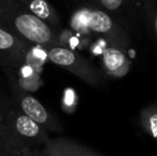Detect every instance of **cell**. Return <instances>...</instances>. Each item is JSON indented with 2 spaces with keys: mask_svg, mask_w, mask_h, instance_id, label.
<instances>
[{
  "mask_svg": "<svg viewBox=\"0 0 157 156\" xmlns=\"http://www.w3.org/2000/svg\"><path fill=\"white\" fill-rule=\"evenodd\" d=\"M91 3L110 14L132 36L143 29L139 0H91Z\"/></svg>",
  "mask_w": 157,
  "mask_h": 156,
  "instance_id": "obj_6",
  "label": "cell"
},
{
  "mask_svg": "<svg viewBox=\"0 0 157 156\" xmlns=\"http://www.w3.org/2000/svg\"><path fill=\"white\" fill-rule=\"evenodd\" d=\"M49 139V134L41 124L15 107L11 108L3 125L1 143L19 149L40 148Z\"/></svg>",
  "mask_w": 157,
  "mask_h": 156,
  "instance_id": "obj_3",
  "label": "cell"
},
{
  "mask_svg": "<svg viewBox=\"0 0 157 156\" xmlns=\"http://www.w3.org/2000/svg\"><path fill=\"white\" fill-rule=\"evenodd\" d=\"M73 31L89 36L95 34L108 46L127 51L132 46V36L113 17L90 2L75 10L70 19Z\"/></svg>",
  "mask_w": 157,
  "mask_h": 156,
  "instance_id": "obj_1",
  "label": "cell"
},
{
  "mask_svg": "<svg viewBox=\"0 0 157 156\" xmlns=\"http://www.w3.org/2000/svg\"><path fill=\"white\" fill-rule=\"evenodd\" d=\"M77 105V96L75 91L72 88L65 89L63 93V100H62V107L63 110L66 112H73L76 109Z\"/></svg>",
  "mask_w": 157,
  "mask_h": 156,
  "instance_id": "obj_16",
  "label": "cell"
},
{
  "mask_svg": "<svg viewBox=\"0 0 157 156\" xmlns=\"http://www.w3.org/2000/svg\"><path fill=\"white\" fill-rule=\"evenodd\" d=\"M8 80L10 87L11 97H12L13 107L21 110L32 120L41 124L48 133L62 131V125L46 107L32 95L30 92L24 90L18 82V73L16 69H4L2 70Z\"/></svg>",
  "mask_w": 157,
  "mask_h": 156,
  "instance_id": "obj_4",
  "label": "cell"
},
{
  "mask_svg": "<svg viewBox=\"0 0 157 156\" xmlns=\"http://www.w3.org/2000/svg\"><path fill=\"white\" fill-rule=\"evenodd\" d=\"M142 27L157 46V0H139Z\"/></svg>",
  "mask_w": 157,
  "mask_h": 156,
  "instance_id": "obj_11",
  "label": "cell"
},
{
  "mask_svg": "<svg viewBox=\"0 0 157 156\" xmlns=\"http://www.w3.org/2000/svg\"><path fill=\"white\" fill-rule=\"evenodd\" d=\"M0 156H24L21 149L8 143L0 144Z\"/></svg>",
  "mask_w": 157,
  "mask_h": 156,
  "instance_id": "obj_17",
  "label": "cell"
},
{
  "mask_svg": "<svg viewBox=\"0 0 157 156\" xmlns=\"http://www.w3.org/2000/svg\"><path fill=\"white\" fill-rule=\"evenodd\" d=\"M13 107L10 87L3 71H0V144L2 139V131L6 116Z\"/></svg>",
  "mask_w": 157,
  "mask_h": 156,
  "instance_id": "obj_12",
  "label": "cell"
},
{
  "mask_svg": "<svg viewBox=\"0 0 157 156\" xmlns=\"http://www.w3.org/2000/svg\"><path fill=\"white\" fill-rule=\"evenodd\" d=\"M101 62L104 72L114 78L124 77L130 70V61L126 52L108 45L103 50Z\"/></svg>",
  "mask_w": 157,
  "mask_h": 156,
  "instance_id": "obj_9",
  "label": "cell"
},
{
  "mask_svg": "<svg viewBox=\"0 0 157 156\" xmlns=\"http://www.w3.org/2000/svg\"><path fill=\"white\" fill-rule=\"evenodd\" d=\"M47 48L48 47L46 46L33 44L26 57L25 65H28L36 71L42 72V67L44 65L45 61L48 60Z\"/></svg>",
  "mask_w": 157,
  "mask_h": 156,
  "instance_id": "obj_15",
  "label": "cell"
},
{
  "mask_svg": "<svg viewBox=\"0 0 157 156\" xmlns=\"http://www.w3.org/2000/svg\"><path fill=\"white\" fill-rule=\"evenodd\" d=\"M42 156H101L92 149L67 138H50L41 149Z\"/></svg>",
  "mask_w": 157,
  "mask_h": 156,
  "instance_id": "obj_8",
  "label": "cell"
},
{
  "mask_svg": "<svg viewBox=\"0 0 157 156\" xmlns=\"http://www.w3.org/2000/svg\"><path fill=\"white\" fill-rule=\"evenodd\" d=\"M0 27L33 44L60 46L59 31L30 13L18 0H0Z\"/></svg>",
  "mask_w": 157,
  "mask_h": 156,
  "instance_id": "obj_2",
  "label": "cell"
},
{
  "mask_svg": "<svg viewBox=\"0 0 157 156\" xmlns=\"http://www.w3.org/2000/svg\"><path fill=\"white\" fill-rule=\"evenodd\" d=\"M24 156H42V151L40 148H23Z\"/></svg>",
  "mask_w": 157,
  "mask_h": 156,
  "instance_id": "obj_18",
  "label": "cell"
},
{
  "mask_svg": "<svg viewBox=\"0 0 157 156\" xmlns=\"http://www.w3.org/2000/svg\"><path fill=\"white\" fill-rule=\"evenodd\" d=\"M48 60L62 67L93 88L105 85L104 76L90 61L71 48L64 46H52L47 48Z\"/></svg>",
  "mask_w": 157,
  "mask_h": 156,
  "instance_id": "obj_5",
  "label": "cell"
},
{
  "mask_svg": "<svg viewBox=\"0 0 157 156\" xmlns=\"http://www.w3.org/2000/svg\"><path fill=\"white\" fill-rule=\"evenodd\" d=\"M18 1L37 18L56 30L58 29L60 26V17L54 6L47 0H18Z\"/></svg>",
  "mask_w": 157,
  "mask_h": 156,
  "instance_id": "obj_10",
  "label": "cell"
},
{
  "mask_svg": "<svg viewBox=\"0 0 157 156\" xmlns=\"http://www.w3.org/2000/svg\"><path fill=\"white\" fill-rule=\"evenodd\" d=\"M32 45L0 27V69H21Z\"/></svg>",
  "mask_w": 157,
  "mask_h": 156,
  "instance_id": "obj_7",
  "label": "cell"
},
{
  "mask_svg": "<svg viewBox=\"0 0 157 156\" xmlns=\"http://www.w3.org/2000/svg\"><path fill=\"white\" fill-rule=\"evenodd\" d=\"M139 123L145 134L157 139V102L141 110Z\"/></svg>",
  "mask_w": 157,
  "mask_h": 156,
  "instance_id": "obj_14",
  "label": "cell"
},
{
  "mask_svg": "<svg viewBox=\"0 0 157 156\" xmlns=\"http://www.w3.org/2000/svg\"><path fill=\"white\" fill-rule=\"evenodd\" d=\"M18 71L19 72H17L18 73V82L21 87L26 91L31 93L33 91H36L43 85L41 72L36 71L28 65H23L21 69H18Z\"/></svg>",
  "mask_w": 157,
  "mask_h": 156,
  "instance_id": "obj_13",
  "label": "cell"
}]
</instances>
